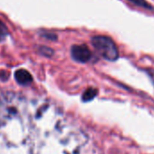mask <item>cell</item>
I'll return each instance as SVG.
<instances>
[{
  "instance_id": "1",
  "label": "cell",
  "mask_w": 154,
  "mask_h": 154,
  "mask_svg": "<svg viewBox=\"0 0 154 154\" xmlns=\"http://www.w3.org/2000/svg\"><path fill=\"white\" fill-rule=\"evenodd\" d=\"M92 44L99 54L104 59L112 62L118 59V48L112 38L105 35H96L92 38Z\"/></svg>"
},
{
  "instance_id": "2",
  "label": "cell",
  "mask_w": 154,
  "mask_h": 154,
  "mask_svg": "<svg viewBox=\"0 0 154 154\" xmlns=\"http://www.w3.org/2000/svg\"><path fill=\"white\" fill-rule=\"evenodd\" d=\"M71 54L74 61L79 63H87L92 57V53L85 45H76L72 46Z\"/></svg>"
},
{
  "instance_id": "3",
  "label": "cell",
  "mask_w": 154,
  "mask_h": 154,
  "mask_svg": "<svg viewBox=\"0 0 154 154\" xmlns=\"http://www.w3.org/2000/svg\"><path fill=\"white\" fill-rule=\"evenodd\" d=\"M15 78L17 80V82L22 85H29L32 81H33V77L32 75L29 73V72H27L25 69H19L15 72Z\"/></svg>"
},
{
  "instance_id": "4",
  "label": "cell",
  "mask_w": 154,
  "mask_h": 154,
  "mask_svg": "<svg viewBox=\"0 0 154 154\" xmlns=\"http://www.w3.org/2000/svg\"><path fill=\"white\" fill-rule=\"evenodd\" d=\"M98 91L94 88H88L87 90H85V92L83 94V101L84 102H90L93 99L95 98V96L97 95Z\"/></svg>"
},
{
  "instance_id": "5",
  "label": "cell",
  "mask_w": 154,
  "mask_h": 154,
  "mask_svg": "<svg viewBox=\"0 0 154 154\" xmlns=\"http://www.w3.org/2000/svg\"><path fill=\"white\" fill-rule=\"evenodd\" d=\"M131 3H133L134 5L136 6H139V7H141L143 8H147V9H150L152 8L151 6L146 1V0H130Z\"/></svg>"
},
{
  "instance_id": "6",
  "label": "cell",
  "mask_w": 154,
  "mask_h": 154,
  "mask_svg": "<svg viewBox=\"0 0 154 154\" xmlns=\"http://www.w3.org/2000/svg\"><path fill=\"white\" fill-rule=\"evenodd\" d=\"M40 52H41V54H45V56H51L54 54V52H53V50L51 48H48V47H45V46H42L40 48Z\"/></svg>"
},
{
  "instance_id": "7",
  "label": "cell",
  "mask_w": 154,
  "mask_h": 154,
  "mask_svg": "<svg viewBox=\"0 0 154 154\" xmlns=\"http://www.w3.org/2000/svg\"><path fill=\"white\" fill-rule=\"evenodd\" d=\"M7 34H8L7 27L1 21H0V35H7Z\"/></svg>"
},
{
  "instance_id": "8",
  "label": "cell",
  "mask_w": 154,
  "mask_h": 154,
  "mask_svg": "<svg viewBox=\"0 0 154 154\" xmlns=\"http://www.w3.org/2000/svg\"><path fill=\"white\" fill-rule=\"evenodd\" d=\"M43 36H45V37H46V38H49V39H53V40H55V39H56V35H53V34H49V35L44 34Z\"/></svg>"
},
{
  "instance_id": "9",
  "label": "cell",
  "mask_w": 154,
  "mask_h": 154,
  "mask_svg": "<svg viewBox=\"0 0 154 154\" xmlns=\"http://www.w3.org/2000/svg\"><path fill=\"white\" fill-rule=\"evenodd\" d=\"M1 36H2V35H0V37H1Z\"/></svg>"
}]
</instances>
